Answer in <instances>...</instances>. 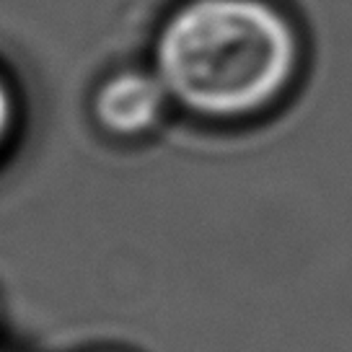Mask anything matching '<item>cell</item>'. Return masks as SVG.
<instances>
[{
	"label": "cell",
	"instance_id": "obj_1",
	"mask_svg": "<svg viewBox=\"0 0 352 352\" xmlns=\"http://www.w3.org/2000/svg\"><path fill=\"white\" fill-rule=\"evenodd\" d=\"M303 39L275 0H182L155 34L171 104L210 122L252 120L296 86Z\"/></svg>",
	"mask_w": 352,
	"mask_h": 352
},
{
	"label": "cell",
	"instance_id": "obj_2",
	"mask_svg": "<svg viewBox=\"0 0 352 352\" xmlns=\"http://www.w3.org/2000/svg\"><path fill=\"white\" fill-rule=\"evenodd\" d=\"M168 104L155 70H120L96 86L91 114L107 135L130 140L153 130Z\"/></svg>",
	"mask_w": 352,
	"mask_h": 352
},
{
	"label": "cell",
	"instance_id": "obj_3",
	"mask_svg": "<svg viewBox=\"0 0 352 352\" xmlns=\"http://www.w3.org/2000/svg\"><path fill=\"white\" fill-rule=\"evenodd\" d=\"M19 122V101H16V91L8 83V78L0 76V151L11 140L13 130Z\"/></svg>",
	"mask_w": 352,
	"mask_h": 352
}]
</instances>
